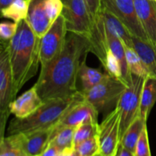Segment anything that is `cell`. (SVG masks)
I'll return each mask as SVG.
<instances>
[{
	"mask_svg": "<svg viewBox=\"0 0 156 156\" xmlns=\"http://www.w3.org/2000/svg\"><path fill=\"white\" fill-rule=\"evenodd\" d=\"M92 51L91 41L77 34L67 36L65 47L48 65L41 67L34 88L44 101L67 99L79 91L77 80L82 61Z\"/></svg>",
	"mask_w": 156,
	"mask_h": 156,
	"instance_id": "cell-1",
	"label": "cell"
},
{
	"mask_svg": "<svg viewBox=\"0 0 156 156\" xmlns=\"http://www.w3.org/2000/svg\"><path fill=\"white\" fill-rule=\"evenodd\" d=\"M40 43L41 38L35 34L25 20L18 23L17 33L9 41L14 100L22 87L37 74L41 64Z\"/></svg>",
	"mask_w": 156,
	"mask_h": 156,
	"instance_id": "cell-2",
	"label": "cell"
},
{
	"mask_svg": "<svg viewBox=\"0 0 156 156\" xmlns=\"http://www.w3.org/2000/svg\"><path fill=\"white\" fill-rule=\"evenodd\" d=\"M74 97L67 99H53L44 101V105L34 114L25 118L15 117L7 128V136L27 133L53 127L66 112Z\"/></svg>",
	"mask_w": 156,
	"mask_h": 156,
	"instance_id": "cell-3",
	"label": "cell"
},
{
	"mask_svg": "<svg viewBox=\"0 0 156 156\" xmlns=\"http://www.w3.org/2000/svg\"><path fill=\"white\" fill-rule=\"evenodd\" d=\"M127 87L126 83L108 74L101 82L91 89L81 91L85 100L100 113L115 108Z\"/></svg>",
	"mask_w": 156,
	"mask_h": 156,
	"instance_id": "cell-4",
	"label": "cell"
},
{
	"mask_svg": "<svg viewBox=\"0 0 156 156\" xmlns=\"http://www.w3.org/2000/svg\"><path fill=\"white\" fill-rule=\"evenodd\" d=\"M62 15L68 32L82 35L91 41L95 31V24L84 0H62Z\"/></svg>",
	"mask_w": 156,
	"mask_h": 156,
	"instance_id": "cell-5",
	"label": "cell"
},
{
	"mask_svg": "<svg viewBox=\"0 0 156 156\" xmlns=\"http://www.w3.org/2000/svg\"><path fill=\"white\" fill-rule=\"evenodd\" d=\"M13 79L9 57V41L2 40L0 47V133L5 137V126L9 114L12 96Z\"/></svg>",
	"mask_w": 156,
	"mask_h": 156,
	"instance_id": "cell-6",
	"label": "cell"
},
{
	"mask_svg": "<svg viewBox=\"0 0 156 156\" xmlns=\"http://www.w3.org/2000/svg\"><path fill=\"white\" fill-rule=\"evenodd\" d=\"M146 79L132 74V81L120 97L117 107L121 111L120 141L126 129L140 115V103Z\"/></svg>",
	"mask_w": 156,
	"mask_h": 156,
	"instance_id": "cell-7",
	"label": "cell"
},
{
	"mask_svg": "<svg viewBox=\"0 0 156 156\" xmlns=\"http://www.w3.org/2000/svg\"><path fill=\"white\" fill-rule=\"evenodd\" d=\"M120 119L121 111L117 106L99 124L98 139L101 155L116 156L120 145Z\"/></svg>",
	"mask_w": 156,
	"mask_h": 156,
	"instance_id": "cell-8",
	"label": "cell"
},
{
	"mask_svg": "<svg viewBox=\"0 0 156 156\" xmlns=\"http://www.w3.org/2000/svg\"><path fill=\"white\" fill-rule=\"evenodd\" d=\"M67 32L65 18L61 15L41 38L40 62L41 67L48 65L62 52L66 41Z\"/></svg>",
	"mask_w": 156,
	"mask_h": 156,
	"instance_id": "cell-9",
	"label": "cell"
},
{
	"mask_svg": "<svg viewBox=\"0 0 156 156\" xmlns=\"http://www.w3.org/2000/svg\"><path fill=\"white\" fill-rule=\"evenodd\" d=\"M98 111L85 100L82 91L75 94L74 100L66 111L59 121L54 126L56 131L64 127H75L88 121L98 122Z\"/></svg>",
	"mask_w": 156,
	"mask_h": 156,
	"instance_id": "cell-10",
	"label": "cell"
},
{
	"mask_svg": "<svg viewBox=\"0 0 156 156\" xmlns=\"http://www.w3.org/2000/svg\"><path fill=\"white\" fill-rule=\"evenodd\" d=\"M101 5L119 18L133 36L149 41L137 16L133 0H101Z\"/></svg>",
	"mask_w": 156,
	"mask_h": 156,
	"instance_id": "cell-11",
	"label": "cell"
},
{
	"mask_svg": "<svg viewBox=\"0 0 156 156\" xmlns=\"http://www.w3.org/2000/svg\"><path fill=\"white\" fill-rule=\"evenodd\" d=\"M53 127L27 133L15 134L10 136L15 144L29 156H40L51 140Z\"/></svg>",
	"mask_w": 156,
	"mask_h": 156,
	"instance_id": "cell-12",
	"label": "cell"
},
{
	"mask_svg": "<svg viewBox=\"0 0 156 156\" xmlns=\"http://www.w3.org/2000/svg\"><path fill=\"white\" fill-rule=\"evenodd\" d=\"M44 101L38 94L34 86L11 102L9 111L18 118H25L37 111Z\"/></svg>",
	"mask_w": 156,
	"mask_h": 156,
	"instance_id": "cell-13",
	"label": "cell"
},
{
	"mask_svg": "<svg viewBox=\"0 0 156 156\" xmlns=\"http://www.w3.org/2000/svg\"><path fill=\"white\" fill-rule=\"evenodd\" d=\"M46 0H30L28 13L25 21L38 37L41 38L53 23L50 21L45 8Z\"/></svg>",
	"mask_w": 156,
	"mask_h": 156,
	"instance_id": "cell-14",
	"label": "cell"
},
{
	"mask_svg": "<svg viewBox=\"0 0 156 156\" xmlns=\"http://www.w3.org/2000/svg\"><path fill=\"white\" fill-rule=\"evenodd\" d=\"M136 12L149 41L156 46V2L133 0Z\"/></svg>",
	"mask_w": 156,
	"mask_h": 156,
	"instance_id": "cell-15",
	"label": "cell"
},
{
	"mask_svg": "<svg viewBox=\"0 0 156 156\" xmlns=\"http://www.w3.org/2000/svg\"><path fill=\"white\" fill-rule=\"evenodd\" d=\"M100 16L103 21L105 27L108 31L114 34L122 41L126 47H133V35L126 26L117 18L113 13L105 8H101Z\"/></svg>",
	"mask_w": 156,
	"mask_h": 156,
	"instance_id": "cell-16",
	"label": "cell"
},
{
	"mask_svg": "<svg viewBox=\"0 0 156 156\" xmlns=\"http://www.w3.org/2000/svg\"><path fill=\"white\" fill-rule=\"evenodd\" d=\"M133 48L144 62L149 77L156 79V46L149 41L133 37Z\"/></svg>",
	"mask_w": 156,
	"mask_h": 156,
	"instance_id": "cell-17",
	"label": "cell"
},
{
	"mask_svg": "<svg viewBox=\"0 0 156 156\" xmlns=\"http://www.w3.org/2000/svg\"><path fill=\"white\" fill-rule=\"evenodd\" d=\"M105 34H106L107 44H108V47L113 52V53L115 55L116 57L120 62V65H121L123 81L129 86V84L131 83V81H132V74L129 72V67H128L127 62H126L124 44L122 42L121 40L119 39L118 37L114 36L111 33H110L109 31H108L106 28H105Z\"/></svg>",
	"mask_w": 156,
	"mask_h": 156,
	"instance_id": "cell-18",
	"label": "cell"
},
{
	"mask_svg": "<svg viewBox=\"0 0 156 156\" xmlns=\"http://www.w3.org/2000/svg\"><path fill=\"white\" fill-rule=\"evenodd\" d=\"M156 102V79L148 77L143 85L140 103V117L147 122L151 111Z\"/></svg>",
	"mask_w": 156,
	"mask_h": 156,
	"instance_id": "cell-19",
	"label": "cell"
},
{
	"mask_svg": "<svg viewBox=\"0 0 156 156\" xmlns=\"http://www.w3.org/2000/svg\"><path fill=\"white\" fill-rule=\"evenodd\" d=\"M107 75L108 73H103L100 69L88 66L86 64V59H85L81 64L79 73V78L82 86V91L91 89L101 82Z\"/></svg>",
	"mask_w": 156,
	"mask_h": 156,
	"instance_id": "cell-20",
	"label": "cell"
},
{
	"mask_svg": "<svg viewBox=\"0 0 156 156\" xmlns=\"http://www.w3.org/2000/svg\"><path fill=\"white\" fill-rule=\"evenodd\" d=\"M146 126L147 122H145L139 115L123 135L120 145L132 152H135L136 146L140 140V136Z\"/></svg>",
	"mask_w": 156,
	"mask_h": 156,
	"instance_id": "cell-21",
	"label": "cell"
},
{
	"mask_svg": "<svg viewBox=\"0 0 156 156\" xmlns=\"http://www.w3.org/2000/svg\"><path fill=\"white\" fill-rule=\"evenodd\" d=\"M30 2V0H14L7 7L2 9V15L18 24L27 18Z\"/></svg>",
	"mask_w": 156,
	"mask_h": 156,
	"instance_id": "cell-22",
	"label": "cell"
},
{
	"mask_svg": "<svg viewBox=\"0 0 156 156\" xmlns=\"http://www.w3.org/2000/svg\"><path fill=\"white\" fill-rule=\"evenodd\" d=\"M75 130V127H64L56 131L53 130L50 143L56 146L61 151L74 149Z\"/></svg>",
	"mask_w": 156,
	"mask_h": 156,
	"instance_id": "cell-23",
	"label": "cell"
},
{
	"mask_svg": "<svg viewBox=\"0 0 156 156\" xmlns=\"http://www.w3.org/2000/svg\"><path fill=\"white\" fill-rule=\"evenodd\" d=\"M125 53H126V62L129 67L131 74L136 75L140 77L147 79L149 77V72L143 62L140 56L135 50L133 47L125 46Z\"/></svg>",
	"mask_w": 156,
	"mask_h": 156,
	"instance_id": "cell-24",
	"label": "cell"
},
{
	"mask_svg": "<svg viewBox=\"0 0 156 156\" xmlns=\"http://www.w3.org/2000/svg\"><path fill=\"white\" fill-rule=\"evenodd\" d=\"M98 122L88 121L79 125L76 128L74 135V148L83 142L98 136Z\"/></svg>",
	"mask_w": 156,
	"mask_h": 156,
	"instance_id": "cell-25",
	"label": "cell"
},
{
	"mask_svg": "<svg viewBox=\"0 0 156 156\" xmlns=\"http://www.w3.org/2000/svg\"><path fill=\"white\" fill-rule=\"evenodd\" d=\"M102 66L105 67L108 74L125 83L123 79L121 65H120L117 58L116 57L115 55L113 53V52L111 50H109V51L107 53L106 58H105V60L104 63L102 64Z\"/></svg>",
	"mask_w": 156,
	"mask_h": 156,
	"instance_id": "cell-26",
	"label": "cell"
},
{
	"mask_svg": "<svg viewBox=\"0 0 156 156\" xmlns=\"http://www.w3.org/2000/svg\"><path fill=\"white\" fill-rule=\"evenodd\" d=\"M74 149L76 156H98L101 154L98 136L83 142Z\"/></svg>",
	"mask_w": 156,
	"mask_h": 156,
	"instance_id": "cell-27",
	"label": "cell"
},
{
	"mask_svg": "<svg viewBox=\"0 0 156 156\" xmlns=\"http://www.w3.org/2000/svg\"><path fill=\"white\" fill-rule=\"evenodd\" d=\"M0 156H29L18 147L12 137L7 136L1 139Z\"/></svg>",
	"mask_w": 156,
	"mask_h": 156,
	"instance_id": "cell-28",
	"label": "cell"
},
{
	"mask_svg": "<svg viewBox=\"0 0 156 156\" xmlns=\"http://www.w3.org/2000/svg\"><path fill=\"white\" fill-rule=\"evenodd\" d=\"M134 156H152L149 146L147 126L144 128L136 146Z\"/></svg>",
	"mask_w": 156,
	"mask_h": 156,
	"instance_id": "cell-29",
	"label": "cell"
},
{
	"mask_svg": "<svg viewBox=\"0 0 156 156\" xmlns=\"http://www.w3.org/2000/svg\"><path fill=\"white\" fill-rule=\"evenodd\" d=\"M45 8L50 21L53 24L54 21L62 15L63 3L62 0H46Z\"/></svg>",
	"mask_w": 156,
	"mask_h": 156,
	"instance_id": "cell-30",
	"label": "cell"
},
{
	"mask_svg": "<svg viewBox=\"0 0 156 156\" xmlns=\"http://www.w3.org/2000/svg\"><path fill=\"white\" fill-rule=\"evenodd\" d=\"M18 23L4 21L0 24V37L3 41H10L18 30Z\"/></svg>",
	"mask_w": 156,
	"mask_h": 156,
	"instance_id": "cell-31",
	"label": "cell"
},
{
	"mask_svg": "<svg viewBox=\"0 0 156 156\" xmlns=\"http://www.w3.org/2000/svg\"><path fill=\"white\" fill-rule=\"evenodd\" d=\"M84 1L85 2L89 9L96 26V24L99 20L101 11V0H84Z\"/></svg>",
	"mask_w": 156,
	"mask_h": 156,
	"instance_id": "cell-32",
	"label": "cell"
},
{
	"mask_svg": "<svg viewBox=\"0 0 156 156\" xmlns=\"http://www.w3.org/2000/svg\"><path fill=\"white\" fill-rule=\"evenodd\" d=\"M61 152H62V151H61L59 148L50 143L47 147V149L44 151V152L40 156H57Z\"/></svg>",
	"mask_w": 156,
	"mask_h": 156,
	"instance_id": "cell-33",
	"label": "cell"
},
{
	"mask_svg": "<svg viewBox=\"0 0 156 156\" xmlns=\"http://www.w3.org/2000/svg\"><path fill=\"white\" fill-rule=\"evenodd\" d=\"M116 156H134V152L120 145Z\"/></svg>",
	"mask_w": 156,
	"mask_h": 156,
	"instance_id": "cell-34",
	"label": "cell"
},
{
	"mask_svg": "<svg viewBox=\"0 0 156 156\" xmlns=\"http://www.w3.org/2000/svg\"><path fill=\"white\" fill-rule=\"evenodd\" d=\"M14 0H0V5H1L2 9L7 7V6L9 5Z\"/></svg>",
	"mask_w": 156,
	"mask_h": 156,
	"instance_id": "cell-35",
	"label": "cell"
},
{
	"mask_svg": "<svg viewBox=\"0 0 156 156\" xmlns=\"http://www.w3.org/2000/svg\"><path fill=\"white\" fill-rule=\"evenodd\" d=\"M98 156H103V155H101V154H100V155H98Z\"/></svg>",
	"mask_w": 156,
	"mask_h": 156,
	"instance_id": "cell-36",
	"label": "cell"
},
{
	"mask_svg": "<svg viewBox=\"0 0 156 156\" xmlns=\"http://www.w3.org/2000/svg\"><path fill=\"white\" fill-rule=\"evenodd\" d=\"M153 1H155V2H156V0H153Z\"/></svg>",
	"mask_w": 156,
	"mask_h": 156,
	"instance_id": "cell-37",
	"label": "cell"
}]
</instances>
